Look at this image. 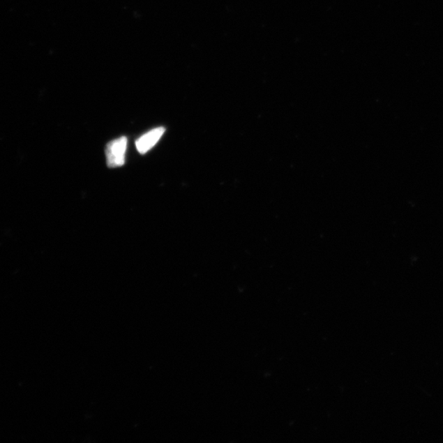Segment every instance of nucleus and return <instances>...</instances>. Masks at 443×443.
<instances>
[{
  "mask_svg": "<svg viewBox=\"0 0 443 443\" xmlns=\"http://www.w3.org/2000/svg\"><path fill=\"white\" fill-rule=\"evenodd\" d=\"M165 133V128H158L144 134L143 136L137 139L136 142V147L138 152L142 153V155H144V153L151 151L158 142L160 141Z\"/></svg>",
  "mask_w": 443,
  "mask_h": 443,
  "instance_id": "nucleus-2",
  "label": "nucleus"
},
{
  "mask_svg": "<svg viewBox=\"0 0 443 443\" xmlns=\"http://www.w3.org/2000/svg\"><path fill=\"white\" fill-rule=\"evenodd\" d=\"M127 148L128 138L126 137L115 139L107 144L105 147L107 165L110 167L123 166Z\"/></svg>",
  "mask_w": 443,
  "mask_h": 443,
  "instance_id": "nucleus-1",
  "label": "nucleus"
}]
</instances>
